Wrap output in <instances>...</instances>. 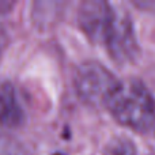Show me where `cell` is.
<instances>
[{
    "mask_svg": "<svg viewBox=\"0 0 155 155\" xmlns=\"http://www.w3.org/2000/svg\"><path fill=\"white\" fill-rule=\"evenodd\" d=\"M105 105L118 123L131 129L148 132L155 127V101L140 80L118 82Z\"/></svg>",
    "mask_w": 155,
    "mask_h": 155,
    "instance_id": "1",
    "label": "cell"
},
{
    "mask_svg": "<svg viewBox=\"0 0 155 155\" xmlns=\"http://www.w3.org/2000/svg\"><path fill=\"white\" fill-rule=\"evenodd\" d=\"M118 80L97 61H86L76 70L75 90L79 98L91 106L106 104Z\"/></svg>",
    "mask_w": 155,
    "mask_h": 155,
    "instance_id": "2",
    "label": "cell"
},
{
    "mask_svg": "<svg viewBox=\"0 0 155 155\" xmlns=\"http://www.w3.org/2000/svg\"><path fill=\"white\" fill-rule=\"evenodd\" d=\"M104 44L110 57L118 64L132 61L139 53L134 23L125 11L114 10Z\"/></svg>",
    "mask_w": 155,
    "mask_h": 155,
    "instance_id": "3",
    "label": "cell"
},
{
    "mask_svg": "<svg viewBox=\"0 0 155 155\" xmlns=\"http://www.w3.org/2000/svg\"><path fill=\"white\" fill-rule=\"evenodd\" d=\"M114 8L106 2L88 0L82 3L78 12V21L82 31L93 42H104L109 30Z\"/></svg>",
    "mask_w": 155,
    "mask_h": 155,
    "instance_id": "4",
    "label": "cell"
},
{
    "mask_svg": "<svg viewBox=\"0 0 155 155\" xmlns=\"http://www.w3.org/2000/svg\"><path fill=\"white\" fill-rule=\"evenodd\" d=\"M25 120V112L15 87L8 80H0V125L16 128Z\"/></svg>",
    "mask_w": 155,
    "mask_h": 155,
    "instance_id": "5",
    "label": "cell"
},
{
    "mask_svg": "<svg viewBox=\"0 0 155 155\" xmlns=\"http://www.w3.org/2000/svg\"><path fill=\"white\" fill-rule=\"evenodd\" d=\"M102 155H137L136 146L128 137H114L104 148Z\"/></svg>",
    "mask_w": 155,
    "mask_h": 155,
    "instance_id": "6",
    "label": "cell"
}]
</instances>
